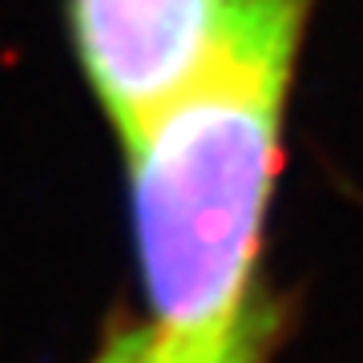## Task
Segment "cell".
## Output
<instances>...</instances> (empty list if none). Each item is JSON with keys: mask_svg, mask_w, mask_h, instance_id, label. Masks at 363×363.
<instances>
[{"mask_svg": "<svg viewBox=\"0 0 363 363\" xmlns=\"http://www.w3.org/2000/svg\"><path fill=\"white\" fill-rule=\"evenodd\" d=\"M226 0H73V37L97 101L130 138L202 61Z\"/></svg>", "mask_w": 363, "mask_h": 363, "instance_id": "cell-2", "label": "cell"}, {"mask_svg": "<svg viewBox=\"0 0 363 363\" xmlns=\"http://www.w3.org/2000/svg\"><path fill=\"white\" fill-rule=\"evenodd\" d=\"M307 13L311 0H226L202 61L125 138L157 323L202 327L247 303Z\"/></svg>", "mask_w": 363, "mask_h": 363, "instance_id": "cell-1", "label": "cell"}, {"mask_svg": "<svg viewBox=\"0 0 363 363\" xmlns=\"http://www.w3.org/2000/svg\"><path fill=\"white\" fill-rule=\"evenodd\" d=\"M262 327L247 303L226 319L202 327L154 323L150 331L121 335L97 363H259Z\"/></svg>", "mask_w": 363, "mask_h": 363, "instance_id": "cell-3", "label": "cell"}]
</instances>
